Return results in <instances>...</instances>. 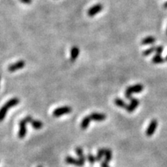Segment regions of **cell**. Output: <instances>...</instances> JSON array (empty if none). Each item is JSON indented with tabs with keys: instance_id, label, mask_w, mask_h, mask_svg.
Here are the masks:
<instances>
[{
	"instance_id": "6da1fadb",
	"label": "cell",
	"mask_w": 167,
	"mask_h": 167,
	"mask_svg": "<svg viewBox=\"0 0 167 167\" xmlns=\"http://www.w3.org/2000/svg\"><path fill=\"white\" fill-rule=\"evenodd\" d=\"M20 101L19 98H11L10 100H9L2 108H0V121H3L6 115L8 110L10 108L15 107L16 105H18L20 103Z\"/></svg>"
},
{
	"instance_id": "7a4b0ae2",
	"label": "cell",
	"mask_w": 167,
	"mask_h": 167,
	"mask_svg": "<svg viewBox=\"0 0 167 167\" xmlns=\"http://www.w3.org/2000/svg\"><path fill=\"white\" fill-rule=\"evenodd\" d=\"M33 117L32 116H26L23 119H22L20 122V130L18 132V137L20 139H23L25 138L26 135V124L28 123H30L33 121Z\"/></svg>"
},
{
	"instance_id": "3957f363",
	"label": "cell",
	"mask_w": 167,
	"mask_h": 167,
	"mask_svg": "<svg viewBox=\"0 0 167 167\" xmlns=\"http://www.w3.org/2000/svg\"><path fill=\"white\" fill-rule=\"evenodd\" d=\"M144 90V86L140 84H135V85L129 86L126 88L125 90V93H124V95L126 97L128 100H131L132 98V94L134 93H140L143 91Z\"/></svg>"
},
{
	"instance_id": "277c9868",
	"label": "cell",
	"mask_w": 167,
	"mask_h": 167,
	"mask_svg": "<svg viewBox=\"0 0 167 167\" xmlns=\"http://www.w3.org/2000/svg\"><path fill=\"white\" fill-rule=\"evenodd\" d=\"M71 111H72V108H71V107L69 106L61 107V108H57V109H55L53 111V115H54V117H60L61 116V115L71 113Z\"/></svg>"
},
{
	"instance_id": "5b68a950",
	"label": "cell",
	"mask_w": 167,
	"mask_h": 167,
	"mask_svg": "<svg viewBox=\"0 0 167 167\" xmlns=\"http://www.w3.org/2000/svg\"><path fill=\"white\" fill-rule=\"evenodd\" d=\"M157 126H158L157 120L156 119L152 120V121H150V123H149V126H148L147 128H146V135L149 136V137L152 136V135L156 132V128H157Z\"/></svg>"
},
{
	"instance_id": "8992f818",
	"label": "cell",
	"mask_w": 167,
	"mask_h": 167,
	"mask_svg": "<svg viewBox=\"0 0 167 167\" xmlns=\"http://www.w3.org/2000/svg\"><path fill=\"white\" fill-rule=\"evenodd\" d=\"M102 9H103V6L102 4H96V5L93 6L89 9L88 11H87V15L89 17H94L96 14L100 13Z\"/></svg>"
},
{
	"instance_id": "52a82bcc",
	"label": "cell",
	"mask_w": 167,
	"mask_h": 167,
	"mask_svg": "<svg viewBox=\"0 0 167 167\" xmlns=\"http://www.w3.org/2000/svg\"><path fill=\"white\" fill-rule=\"evenodd\" d=\"M26 66V63L23 61H19L17 62H16L15 64H13L9 66L8 70L10 72H14L16 71H18V70H20V69L23 68V67Z\"/></svg>"
},
{
	"instance_id": "ba28073f",
	"label": "cell",
	"mask_w": 167,
	"mask_h": 167,
	"mask_svg": "<svg viewBox=\"0 0 167 167\" xmlns=\"http://www.w3.org/2000/svg\"><path fill=\"white\" fill-rule=\"evenodd\" d=\"M65 162L67 164L77 165V166H79V167H81L84 165V162H82L81 160H80L79 159H74V158L71 157V156H67V157L65 158Z\"/></svg>"
},
{
	"instance_id": "9c48e42d",
	"label": "cell",
	"mask_w": 167,
	"mask_h": 167,
	"mask_svg": "<svg viewBox=\"0 0 167 167\" xmlns=\"http://www.w3.org/2000/svg\"><path fill=\"white\" fill-rule=\"evenodd\" d=\"M139 105V101L138 100L137 98H132L130 100V104L129 105H128V106H127L126 108L127 111H128V113H132L133 111H134L135 110L138 108Z\"/></svg>"
},
{
	"instance_id": "30bf717a",
	"label": "cell",
	"mask_w": 167,
	"mask_h": 167,
	"mask_svg": "<svg viewBox=\"0 0 167 167\" xmlns=\"http://www.w3.org/2000/svg\"><path fill=\"white\" fill-rule=\"evenodd\" d=\"M89 116L91 119L95 121H102L106 119V115L102 113H91Z\"/></svg>"
},
{
	"instance_id": "8fae6325",
	"label": "cell",
	"mask_w": 167,
	"mask_h": 167,
	"mask_svg": "<svg viewBox=\"0 0 167 167\" xmlns=\"http://www.w3.org/2000/svg\"><path fill=\"white\" fill-rule=\"evenodd\" d=\"M156 42V39L154 37V36H146V38L142 39L141 43L143 45H150L152 44V43H154Z\"/></svg>"
},
{
	"instance_id": "7c38bea8",
	"label": "cell",
	"mask_w": 167,
	"mask_h": 167,
	"mask_svg": "<svg viewBox=\"0 0 167 167\" xmlns=\"http://www.w3.org/2000/svg\"><path fill=\"white\" fill-rule=\"evenodd\" d=\"M79 48L77 46H73L71 50V61H75L79 55Z\"/></svg>"
},
{
	"instance_id": "4fadbf2b",
	"label": "cell",
	"mask_w": 167,
	"mask_h": 167,
	"mask_svg": "<svg viewBox=\"0 0 167 167\" xmlns=\"http://www.w3.org/2000/svg\"><path fill=\"white\" fill-rule=\"evenodd\" d=\"M114 102H115L116 106L121 108H125V109H126L127 106H128V105L125 103V102H124V101L121 98H116L115 99V101H114Z\"/></svg>"
},
{
	"instance_id": "5bb4252c",
	"label": "cell",
	"mask_w": 167,
	"mask_h": 167,
	"mask_svg": "<svg viewBox=\"0 0 167 167\" xmlns=\"http://www.w3.org/2000/svg\"><path fill=\"white\" fill-rule=\"evenodd\" d=\"M91 120V119L90 116L84 117V118H83V120H82L81 124H80V128H81L82 129H86V128L89 126Z\"/></svg>"
},
{
	"instance_id": "9a60e30c",
	"label": "cell",
	"mask_w": 167,
	"mask_h": 167,
	"mask_svg": "<svg viewBox=\"0 0 167 167\" xmlns=\"http://www.w3.org/2000/svg\"><path fill=\"white\" fill-rule=\"evenodd\" d=\"M75 151H76V153H77V156H78L79 159H80V160H81L82 162H85L86 158H85V156H84V152H83V149H82V148L77 147L76 148Z\"/></svg>"
},
{
	"instance_id": "2e32d148",
	"label": "cell",
	"mask_w": 167,
	"mask_h": 167,
	"mask_svg": "<svg viewBox=\"0 0 167 167\" xmlns=\"http://www.w3.org/2000/svg\"><path fill=\"white\" fill-rule=\"evenodd\" d=\"M164 61H165V59H163V58H162L161 54H156L152 59V62L153 63V64H162V63H164Z\"/></svg>"
},
{
	"instance_id": "e0dca14e",
	"label": "cell",
	"mask_w": 167,
	"mask_h": 167,
	"mask_svg": "<svg viewBox=\"0 0 167 167\" xmlns=\"http://www.w3.org/2000/svg\"><path fill=\"white\" fill-rule=\"evenodd\" d=\"M105 149L102 148V149H100L98 150V152H97V156H96V161L97 162H100L102 160V159L103 158V156H105Z\"/></svg>"
},
{
	"instance_id": "ac0fdd59",
	"label": "cell",
	"mask_w": 167,
	"mask_h": 167,
	"mask_svg": "<svg viewBox=\"0 0 167 167\" xmlns=\"http://www.w3.org/2000/svg\"><path fill=\"white\" fill-rule=\"evenodd\" d=\"M30 124H32V126L33 127V128L35 129H40L42 127H43V123L41 122L40 121H38V120H33V121L30 122Z\"/></svg>"
},
{
	"instance_id": "d6986e66",
	"label": "cell",
	"mask_w": 167,
	"mask_h": 167,
	"mask_svg": "<svg viewBox=\"0 0 167 167\" xmlns=\"http://www.w3.org/2000/svg\"><path fill=\"white\" fill-rule=\"evenodd\" d=\"M105 161H106L107 162H109L111 160V159H112V152L109 149H105Z\"/></svg>"
},
{
	"instance_id": "ffe728a7",
	"label": "cell",
	"mask_w": 167,
	"mask_h": 167,
	"mask_svg": "<svg viewBox=\"0 0 167 167\" xmlns=\"http://www.w3.org/2000/svg\"><path fill=\"white\" fill-rule=\"evenodd\" d=\"M156 46H152V47L146 50L143 53V56H145V57H147V56L150 55V54H152L153 52H156Z\"/></svg>"
},
{
	"instance_id": "44dd1931",
	"label": "cell",
	"mask_w": 167,
	"mask_h": 167,
	"mask_svg": "<svg viewBox=\"0 0 167 167\" xmlns=\"http://www.w3.org/2000/svg\"><path fill=\"white\" fill-rule=\"evenodd\" d=\"M87 160H88V162H90L91 165H94V164L95 163V162H97L96 156H94L91 153H88L87 156Z\"/></svg>"
},
{
	"instance_id": "7402d4cb",
	"label": "cell",
	"mask_w": 167,
	"mask_h": 167,
	"mask_svg": "<svg viewBox=\"0 0 167 167\" xmlns=\"http://www.w3.org/2000/svg\"><path fill=\"white\" fill-rule=\"evenodd\" d=\"M163 46H157L156 49V52L157 54H162V53L163 52Z\"/></svg>"
},
{
	"instance_id": "603a6c76",
	"label": "cell",
	"mask_w": 167,
	"mask_h": 167,
	"mask_svg": "<svg viewBox=\"0 0 167 167\" xmlns=\"http://www.w3.org/2000/svg\"><path fill=\"white\" fill-rule=\"evenodd\" d=\"M101 167H110L109 165H108V162H107L106 161H103L101 163Z\"/></svg>"
},
{
	"instance_id": "cb8c5ba5",
	"label": "cell",
	"mask_w": 167,
	"mask_h": 167,
	"mask_svg": "<svg viewBox=\"0 0 167 167\" xmlns=\"http://www.w3.org/2000/svg\"><path fill=\"white\" fill-rule=\"evenodd\" d=\"M20 2H22L23 3L25 4H30L32 2V0H20Z\"/></svg>"
},
{
	"instance_id": "d4e9b609",
	"label": "cell",
	"mask_w": 167,
	"mask_h": 167,
	"mask_svg": "<svg viewBox=\"0 0 167 167\" xmlns=\"http://www.w3.org/2000/svg\"><path fill=\"white\" fill-rule=\"evenodd\" d=\"M164 8L167 9V2H165V4H164Z\"/></svg>"
},
{
	"instance_id": "484cf974",
	"label": "cell",
	"mask_w": 167,
	"mask_h": 167,
	"mask_svg": "<svg viewBox=\"0 0 167 167\" xmlns=\"http://www.w3.org/2000/svg\"><path fill=\"white\" fill-rule=\"evenodd\" d=\"M165 61H167V55H166V57H165Z\"/></svg>"
},
{
	"instance_id": "4316f807",
	"label": "cell",
	"mask_w": 167,
	"mask_h": 167,
	"mask_svg": "<svg viewBox=\"0 0 167 167\" xmlns=\"http://www.w3.org/2000/svg\"><path fill=\"white\" fill-rule=\"evenodd\" d=\"M37 167H42V165H38Z\"/></svg>"
},
{
	"instance_id": "83f0119b",
	"label": "cell",
	"mask_w": 167,
	"mask_h": 167,
	"mask_svg": "<svg viewBox=\"0 0 167 167\" xmlns=\"http://www.w3.org/2000/svg\"><path fill=\"white\" fill-rule=\"evenodd\" d=\"M166 35H167V29H166Z\"/></svg>"
},
{
	"instance_id": "f1b7e54d",
	"label": "cell",
	"mask_w": 167,
	"mask_h": 167,
	"mask_svg": "<svg viewBox=\"0 0 167 167\" xmlns=\"http://www.w3.org/2000/svg\"><path fill=\"white\" fill-rule=\"evenodd\" d=\"M0 79H1V77H0Z\"/></svg>"
}]
</instances>
